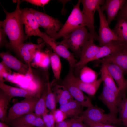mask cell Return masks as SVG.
I'll use <instances>...</instances> for the list:
<instances>
[{
    "label": "cell",
    "mask_w": 127,
    "mask_h": 127,
    "mask_svg": "<svg viewBox=\"0 0 127 127\" xmlns=\"http://www.w3.org/2000/svg\"><path fill=\"white\" fill-rule=\"evenodd\" d=\"M118 107L119 119L125 126L127 123V97H118Z\"/></svg>",
    "instance_id": "31"
},
{
    "label": "cell",
    "mask_w": 127,
    "mask_h": 127,
    "mask_svg": "<svg viewBox=\"0 0 127 127\" xmlns=\"http://www.w3.org/2000/svg\"><path fill=\"white\" fill-rule=\"evenodd\" d=\"M52 114L56 123L64 121L67 117L65 114L60 109H56Z\"/></svg>",
    "instance_id": "35"
},
{
    "label": "cell",
    "mask_w": 127,
    "mask_h": 127,
    "mask_svg": "<svg viewBox=\"0 0 127 127\" xmlns=\"http://www.w3.org/2000/svg\"><path fill=\"white\" fill-rule=\"evenodd\" d=\"M119 15L127 19V0H125L123 5L120 10Z\"/></svg>",
    "instance_id": "41"
},
{
    "label": "cell",
    "mask_w": 127,
    "mask_h": 127,
    "mask_svg": "<svg viewBox=\"0 0 127 127\" xmlns=\"http://www.w3.org/2000/svg\"><path fill=\"white\" fill-rule=\"evenodd\" d=\"M80 0L74 7L65 24L62 26L54 40L66 35L79 28L85 27L83 14L80 9Z\"/></svg>",
    "instance_id": "3"
},
{
    "label": "cell",
    "mask_w": 127,
    "mask_h": 127,
    "mask_svg": "<svg viewBox=\"0 0 127 127\" xmlns=\"http://www.w3.org/2000/svg\"><path fill=\"white\" fill-rule=\"evenodd\" d=\"M82 107L79 102L73 99L65 104L60 105L59 109L67 117H75L82 113Z\"/></svg>",
    "instance_id": "24"
},
{
    "label": "cell",
    "mask_w": 127,
    "mask_h": 127,
    "mask_svg": "<svg viewBox=\"0 0 127 127\" xmlns=\"http://www.w3.org/2000/svg\"><path fill=\"white\" fill-rule=\"evenodd\" d=\"M117 97L115 93L103 84L102 91L98 98L107 107L109 113L116 117L118 113Z\"/></svg>",
    "instance_id": "13"
},
{
    "label": "cell",
    "mask_w": 127,
    "mask_h": 127,
    "mask_svg": "<svg viewBox=\"0 0 127 127\" xmlns=\"http://www.w3.org/2000/svg\"><path fill=\"white\" fill-rule=\"evenodd\" d=\"M41 38L50 47L53 52L68 62L69 68L74 69L77 62L74 54L70 52L65 46L56 41L44 32Z\"/></svg>",
    "instance_id": "9"
},
{
    "label": "cell",
    "mask_w": 127,
    "mask_h": 127,
    "mask_svg": "<svg viewBox=\"0 0 127 127\" xmlns=\"http://www.w3.org/2000/svg\"><path fill=\"white\" fill-rule=\"evenodd\" d=\"M108 71L116 83L119 91V95H126L127 91V81L124 77V73L119 66L113 63L104 62Z\"/></svg>",
    "instance_id": "14"
},
{
    "label": "cell",
    "mask_w": 127,
    "mask_h": 127,
    "mask_svg": "<svg viewBox=\"0 0 127 127\" xmlns=\"http://www.w3.org/2000/svg\"><path fill=\"white\" fill-rule=\"evenodd\" d=\"M8 124L13 127L23 125L38 127H47L41 117L37 116L33 112L26 114L13 120Z\"/></svg>",
    "instance_id": "18"
},
{
    "label": "cell",
    "mask_w": 127,
    "mask_h": 127,
    "mask_svg": "<svg viewBox=\"0 0 127 127\" xmlns=\"http://www.w3.org/2000/svg\"><path fill=\"white\" fill-rule=\"evenodd\" d=\"M83 118V122L89 127H103L101 124L91 121Z\"/></svg>",
    "instance_id": "40"
},
{
    "label": "cell",
    "mask_w": 127,
    "mask_h": 127,
    "mask_svg": "<svg viewBox=\"0 0 127 127\" xmlns=\"http://www.w3.org/2000/svg\"><path fill=\"white\" fill-rule=\"evenodd\" d=\"M90 37L89 33L84 27L65 36L60 43L71 49L76 58L79 59L82 49Z\"/></svg>",
    "instance_id": "2"
},
{
    "label": "cell",
    "mask_w": 127,
    "mask_h": 127,
    "mask_svg": "<svg viewBox=\"0 0 127 127\" xmlns=\"http://www.w3.org/2000/svg\"><path fill=\"white\" fill-rule=\"evenodd\" d=\"M22 18L24 25L25 33L27 38L32 36L40 37L42 32L34 16L29 8L21 9Z\"/></svg>",
    "instance_id": "12"
},
{
    "label": "cell",
    "mask_w": 127,
    "mask_h": 127,
    "mask_svg": "<svg viewBox=\"0 0 127 127\" xmlns=\"http://www.w3.org/2000/svg\"><path fill=\"white\" fill-rule=\"evenodd\" d=\"M44 46V43L39 44L31 42L24 43L16 52L20 55L26 64H29L33 60L37 53L41 51Z\"/></svg>",
    "instance_id": "16"
},
{
    "label": "cell",
    "mask_w": 127,
    "mask_h": 127,
    "mask_svg": "<svg viewBox=\"0 0 127 127\" xmlns=\"http://www.w3.org/2000/svg\"><path fill=\"white\" fill-rule=\"evenodd\" d=\"M125 49H127V42L119 40L112 41L100 47L98 53L92 61L109 56Z\"/></svg>",
    "instance_id": "17"
},
{
    "label": "cell",
    "mask_w": 127,
    "mask_h": 127,
    "mask_svg": "<svg viewBox=\"0 0 127 127\" xmlns=\"http://www.w3.org/2000/svg\"><path fill=\"white\" fill-rule=\"evenodd\" d=\"M83 119L81 116L75 118L71 127H89L83 122Z\"/></svg>",
    "instance_id": "36"
},
{
    "label": "cell",
    "mask_w": 127,
    "mask_h": 127,
    "mask_svg": "<svg viewBox=\"0 0 127 127\" xmlns=\"http://www.w3.org/2000/svg\"></svg>",
    "instance_id": "47"
},
{
    "label": "cell",
    "mask_w": 127,
    "mask_h": 127,
    "mask_svg": "<svg viewBox=\"0 0 127 127\" xmlns=\"http://www.w3.org/2000/svg\"><path fill=\"white\" fill-rule=\"evenodd\" d=\"M0 88L11 98L15 97L26 98L36 96L35 92L26 89L10 86L3 82H0Z\"/></svg>",
    "instance_id": "23"
},
{
    "label": "cell",
    "mask_w": 127,
    "mask_h": 127,
    "mask_svg": "<svg viewBox=\"0 0 127 127\" xmlns=\"http://www.w3.org/2000/svg\"><path fill=\"white\" fill-rule=\"evenodd\" d=\"M97 10L99 13L100 20L99 35L97 39L99 42V46H102L112 41L119 40L112 30L109 27L103 11L100 6L98 7Z\"/></svg>",
    "instance_id": "10"
},
{
    "label": "cell",
    "mask_w": 127,
    "mask_h": 127,
    "mask_svg": "<svg viewBox=\"0 0 127 127\" xmlns=\"http://www.w3.org/2000/svg\"><path fill=\"white\" fill-rule=\"evenodd\" d=\"M105 0H81L83 8L82 11L85 25L89 31L90 35L95 40L97 39L98 36L95 30L94 26V15L99 6L103 5Z\"/></svg>",
    "instance_id": "7"
},
{
    "label": "cell",
    "mask_w": 127,
    "mask_h": 127,
    "mask_svg": "<svg viewBox=\"0 0 127 127\" xmlns=\"http://www.w3.org/2000/svg\"><path fill=\"white\" fill-rule=\"evenodd\" d=\"M11 98L2 90H0V120L4 122L6 120L8 104Z\"/></svg>",
    "instance_id": "29"
},
{
    "label": "cell",
    "mask_w": 127,
    "mask_h": 127,
    "mask_svg": "<svg viewBox=\"0 0 127 127\" xmlns=\"http://www.w3.org/2000/svg\"><path fill=\"white\" fill-rule=\"evenodd\" d=\"M21 2L20 0L17 1L16 9L12 12H8L4 8L6 17L0 22V27L3 29L9 40L6 47L16 52L28 39L23 29L24 24L20 6Z\"/></svg>",
    "instance_id": "1"
},
{
    "label": "cell",
    "mask_w": 127,
    "mask_h": 127,
    "mask_svg": "<svg viewBox=\"0 0 127 127\" xmlns=\"http://www.w3.org/2000/svg\"><path fill=\"white\" fill-rule=\"evenodd\" d=\"M47 89V80L44 84L41 96L37 102L35 107L34 113L38 116L41 117L44 113L48 112L46 105Z\"/></svg>",
    "instance_id": "28"
},
{
    "label": "cell",
    "mask_w": 127,
    "mask_h": 127,
    "mask_svg": "<svg viewBox=\"0 0 127 127\" xmlns=\"http://www.w3.org/2000/svg\"><path fill=\"white\" fill-rule=\"evenodd\" d=\"M11 69L7 66L2 61L0 63V82H4V78L6 79L11 75Z\"/></svg>",
    "instance_id": "33"
},
{
    "label": "cell",
    "mask_w": 127,
    "mask_h": 127,
    "mask_svg": "<svg viewBox=\"0 0 127 127\" xmlns=\"http://www.w3.org/2000/svg\"><path fill=\"white\" fill-rule=\"evenodd\" d=\"M83 118L103 124L123 126L119 118L109 113L106 114L101 109L94 106L88 108L81 114Z\"/></svg>",
    "instance_id": "4"
},
{
    "label": "cell",
    "mask_w": 127,
    "mask_h": 127,
    "mask_svg": "<svg viewBox=\"0 0 127 127\" xmlns=\"http://www.w3.org/2000/svg\"><path fill=\"white\" fill-rule=\"evenodd\" d=\"M98 61L99 63L107 62L114 64L122 69L124 74H127V49L98 60Z\"/></svg>",
    "instance_id": "20"
},
{
    "label": "cell",
    "mask_w": 127,
    "mask_h": 127,
    "mask_svg": "<svg viewBox=\"0 0 127 127\" xmlns=\"http://www.w3.org/2000/svg\"><path fill=\"white\" fill-rule=\"evenodd\" d=\"M0 56L2 61L10 69L20 75H26L29 70V64L23 63L9 52H1Z\"/></svg>",
    "instance_id": "15"
},
{
    "label": "cell",
    "mask_w": 127,
    "mask_h": 127,
    "mask_svg": "<svg viewBox=\"0 0 127 127\" xmlns=\"http://www.w3.org/2000/svg\"><path fill=\"white\" fill-rule=\"evenodd\" d=\"M55 79L50 84L52 90L54 93L57 103L60 105H64L74 99L67 88L62 84L58 83Z\"/></svg>",
    "instance_id": "19"
},
{
    "label": "cell",
    "mask_w": 127,
    "mask_h": 127,
    "mask_svg": "<svg viewBox=\"0 0 127 127\" xmlns=\"http://www.w3.org/2000/svg\"><path fill=\"white\" fill-rule=\"evenodd\" d=\"M0 127H9L4 122H0Z\"/></svg>",
    "instance_id": "42"
},
{
    "label": "cell",
    "mask_w": 127,
    "mask_h": 127,
    "mask_svg": "<svg viewBox=\"0 0 127 127\" xmlns=\"http://www.w3.org/2000/svg\"><path fill=\"white\" fill-rule=\"evenodd\" d=\"M46 112L42 115V119L47 127H55V122L53 114Z\"/></svg>",
    "instance_id": "34"
},
{
    "label": "cell",
    "mask_w": 127,
    "mask_h": 127,
    "mask_svg": "<svg viewBox=\"0 0 127 127\" xmlns=\"http://www.w3.org/2000/svg\"><path fill=\"white\" fill-rule=\"evenodd\" d=\"M125 0H106L101 8L105 11L107 16V23L110 24L118 14V11L122 8Z\"/></svg>",
    "instance_id": "22"
},
{
    "label": "cell",
    "mask_w": 127,
    "mask_h": 127,
    "mask_svg": "<svg viewBox=\"0 0 127 127\" xmlns=\"http://www.w3.org/2000/svg\"><path fill=\"white\" fill-rule=\"evenodd\" d=\"M45 52L49 59L54 76L56 80L59 81L60 78L62 69V64L60 56L54 52L47 49Z\"/></svg>",
    "instance_id": "25"
},
{
    "label": "cell",
    "mask_w": 127,
    "mask_h": 127,
    "mask_svg": "<svg viewBox=\"0 0 127 127\" xmlns=\"http://www.w3.org/2000/svg\"><path fill=\"white\" fill-rule=\"evenodd\" d=\"M116 25L112 31L119 40L127 43V19L118 15Z\"/></svg>",
    "instance_id": "26"
},
{
    "label": "cell",
    "mask_w": 127,
    "mask_h": 127,
    "mask_svg": "<svg viewBox=\"0 0 127 127\" xmlns=\"http://www.w3.org/2000/svg\"><path fill=\"white\" fill-rule=\"evenodd\" d=\"M100 72L103 82L107 87L115 93L118 96L119 91L112 76L105 64H101Z\"/></svg>",
    "instance_id": "27"
},
{
    "label": "cell",
    "mask_w": 127,
    "mask_h": 127,
    "mask_svg": "<svg viewBox=\"0 0 127 127\" xmlns=\"http://www.w3.org/2000/svg\"><path fill=\"white\" fill-rule=\"evenodd\" d=\"M60 83L65 86L72 96L79 102L83 107L87 108L93 106L90 99L85 95L74 83L71 77V72L69 70L65 78L60 81Z\"/></svg>",
    "instance_id": "11"
},
{
    "label": "cell",
    "mask_w": 127,
    "mask_h": 127,
    "mask_svg": "<svg viewBox=\"0 0 127 127\" xmlns=\"http://www.w3.org/2000/svg\"><path fill=\"white\" fill-rule=\"evenodd\" d=\"M102 124L103 127H118L117 126L112 125Z\"/></svg>",
    "instance_id": "43"
},
{
    "label": "cell",
    "mask_w": 127,
    "mask_h": 127,
    "mask_svg": "<svg viewBox=\"0 0 127 127\" xmlns=\"http://www.w3.org/2000/svg\"><path fill=\"white\" fill-rule=\"evenodd\" d=\"M75 118L55 123V127H71Z\"/></svg>",
    "instance_id": "39"
},
{
    "label": "cell",
    "mask_w": 127,
    "mask_h": 127,
    "mask_svg": "<svg viewBox=\"0 0 127 127\" xmlns=\"http://www.w3.org/2000/svg\"><path fill=\"white\" fill-rule=\"evenodd\" d=\"M35 17L40 27L45 33L54 39L63 25L57 19L32 8H29Z\"/></svg>",
    "instance_id": "6"
},
{
    "label": "cell",
    "mask_w": 127,
    "mask_h": 127,
    "mask_svg": "<svg viewBox=\"0 0 127 127\" xmlns=\"http://www.w3.org/2000/svg\"><path fill=\"white\" fill-rule=\"evenodd\" d=\"M47 88L46 105L47 108L50 111V112L53 114L56 109L57 102L55 96L52 90L49 78L47 80Z\"/></svg>",
    "instance_id": "32"
},
{
    "label": "cell",
    "mask_w": 127,
    "mask_h": 127,
    "mask_svg": "<svg viewBox=\"0 0 127 127\" xmlns=\"http://www.w3.org/2000/svg\"><path fill=\"white\" fill-rule=\"evenodd\" d=\"M97 74L95 71L86 65L81 70L78 77L82 81L90 83L97 80Z\"/></svg>",
    "instance_id": "30"
},
{
    "label": "cell",
    "mask_w": 127,
    "mask_h": 127,
    "mask_svg": "<svg viewBox=\"0 0 127 127\" xmlns=\"http://www.w3.org/2000/svg\"><path fill=\"white\" fill-rule=\"evenodd\" d=\"M34 127L29 125H23L18 126L16 127Z\"/></svg>",
    "instance_id": "44"
},
{
    "label": "cell",
    "mask_w": 127,
    "mask_h": 127,
    "mask_svg": "<svg viewBox=\"0 0 127 127\" xmlns=\"http://www.w3.org/2000/svg\"><path fill=\"white\" fill-rule=\"evenodd\" d=\"M95 40L93 36H90L89 40L83 48L79 60L74 67V73L75 76L79 77L81 69L88 63L92 61L98 53L100 47L95 44Z\"/></svg>",
    "instance_id": "8"
},
{
    "label": "cell",
    "mask_w": 127,
    "mask_h": 127,
    "mask_svg": "<svg viewBox=\"0 0 127 127\" xmlns=\"http://www.w3.org/2000/svg\"><path fill=\"white\" fill-rule=\"evenodd\" d=\"M126 80H127V79H126Z\"/></svg>",
    "instance_id": "46"
},
{
    "label": "cell",
    "mask_w": 127,
    "mask_h": 127,
    "mask_svg": "<svg viewBox=\"0 0 127 127\" xmlns=\"http://www.w3.org/2000/svg\"><path fill=\"white\" fill-rule=\"evenodd\" d=\"M71 77L74 83L82 91L91 96L94 95L103 82L101 77L93 82L87 83L82 81L79 77L75 76L73 69H70Z\"/></svg>",
    "instance_id": "21"
},
{
    "label": "cell",
    "mask_w": 127,
    "mask_h": 127,
    "mask_svg": "<svg viewBox=\"0 0 127 127\" xmlns=\"http://www.w3.org/2000/svg\"><path fill=\"white\" fill-rule=\"evenodd\" d=\"M24 1L37 6L43 7L50 2L49 0H25Z\"/></svg>",
    "instance_id": "37"
},
{
    "label": "cell",
    "mask_w": 127,
    "mask_h": 127,
    "mask_svg": "<svg viewBox=\"0 0 127 127\" xmlns=\"http://www.w3.org/2000/svg\"><path fill=\"white\" fill-rule=\"evenodd\" d=\"M6 34L3 29L0 27V47L1 48L4 46H6L8 43L6 39Z\"/></svg>",
    "instance_id": "38"
},
{
    "label": "cell",
    "mask_w": 127,
    "mask_h": 127,
    "mask_svg": "<svg viewBox=\"0 0 127 127\" xmlns=\"http://www.w3.org/2000/svg\"><path fill=\"white\" fill-rule=\"evenodd\" d=\"M124 126H125L126 127H127V123Z\"/></svg>",
    "instance_id": "45"
},
{
    "label": "cell",
    "mask_w": 127,
    "mask_h": 127,
    "mask_svg": "<svg viewBox=\"0 0 127 127\" xmlns=\"http://www.w3.org/2000/svg\"><path fill=\"white\" fill-rule=\"evenodd\" d=\"M40 98L36 96L27 98L14 104L9 110L7 118L4 123L8 124L10 121L16 119L33 112Z\"/></svg>",
    "instance_id": "5"
}]
</instances>
